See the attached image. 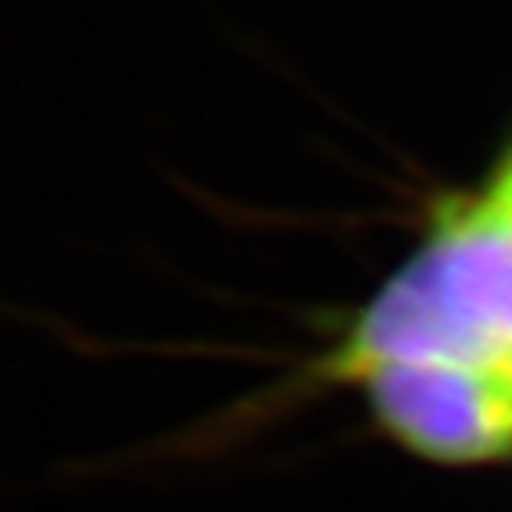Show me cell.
<instances>
[{
  "instance_id": "1",
  "label": "cell",
  "mask_w": 512,
  "mask_h": 512,
  "mask_svg": "<svg viewBox=\"0 0 512 512\" xmlns=\"http://www.w3.org/2000/svg\"><path fill=\"white\" fill-rule=\"evenodd\" d=\"M374 413L406 448L445 463L512 456V377L459 363H392L367 377Z\"/></svg>"
},
{
  "instance_id": "2",
  "label": "cell",
  "mask_w": 512,
  "mask_h": 512,
  "mask_svg": "<svg viewBox=\"0 0 512 512\" xmlns=\"http://www.w3.org/2000/svg\"><path fill=\"white\" fill-rule=\"evenodd\" d=\"M488 189H491V196H495L498 203H502V207H509L512 210V182H505V178H491L488 182Z\"/></svg>"
},
{
  "instance_id": "3",
  "label": "cell",
  "mask_w": 512,
  "mask_h": 512,
  "mask_svg": "<svg viewBox=\"0 0 512 512\" xmlns=\"http://www.w3.org/2000/svg\"><path fill=\"white\" fill-rule=\"evenodd\" d=\"M498 178H505V182H512V153H509V160H505L502 168H498Z\"/></svg>"
}]
</instances>
